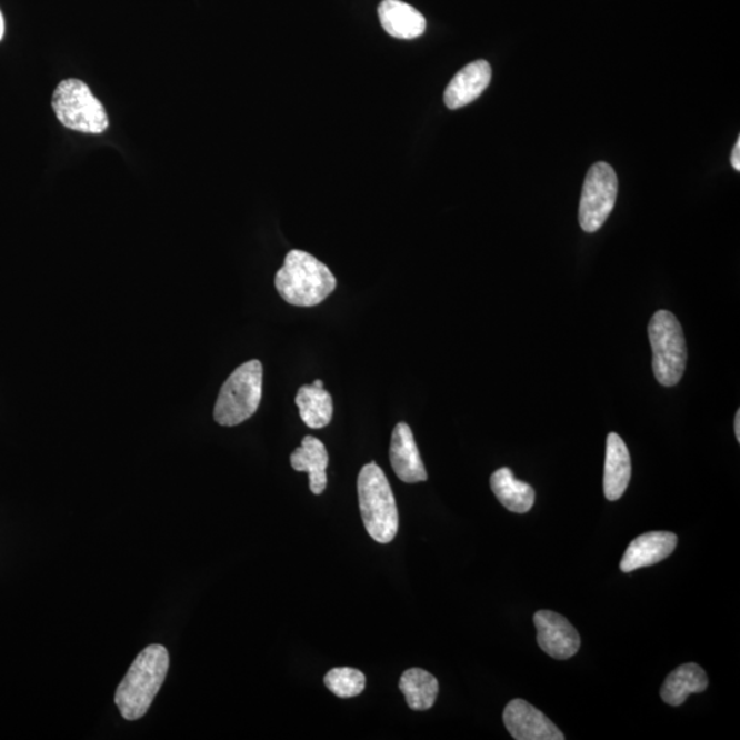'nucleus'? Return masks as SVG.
<instances>
[{
    "label": "nucleus",
    "instance_id": "10",
    "mask_svg": "<svg viewBox=\"0 0 740 740\" xmlns=\"http://www.w3.org/2000/svg\"><path fill=\"white\" fill-rule=\"evenodd\" d=\"M678 537L672 532L654 531L640 534L628 546L620 562L622 572H633L637 569L656 566L666 560L677 549Z\"/></svg>",
    "mask_w": 740,
    "mask_h": 740
},
{
    "label": "nucleus",
    "instance_id": "9",
    "mask_svg": "<svg viewBox=\"0 0 740 740\" xmlns=\"http://www.w3.org/2000/svg\"><path fill=\"white\" fill-rule=\"evenodd\" d=\"M503 722L516 740H563L553 721L524 699H513L503 710Z\"/></svg>",
    "mask_w": 740,
    "mask_h": 740
},
{
    "label": "nucleus",
    "instance_id": "16",
    "mask_svg": "<svg viewBox=\"0 0 740 740\" xmlns=\"http://www.w3.org/2000/svg\"><path fill=\"white\" fill-rule=\"evenodd\" d=\"M707 672L697 663H684L669 674L662 684V701L671 707H680L691 694H699L708 689Z\"/></svg>",
    "mask_w": 740,
    "mask_h": 740
},
{
    "label": "nucleus",
    "instance_id": "13",
    "mask_svg": "<svg viewBox=\"0 0 740 740\" xmlns=\"http://www.w3.org/2000/svg\"><path fill=\"white\" fill-rule=\"evenodd\" d=\"M632 474L631 456L619 434L609 433L604 461L603 492L609 501L624 496Z\"/></svg>",
    "mask_w": 740,
    "mask_h": 740
},
{
    "label": "nucleus",
    "instance_id": "2",
    "mask_svg": "<svg viewBox=\"0 0 740 740\" xmlns=\"http://www.w3.org/2000/svg\"><path fill=\"white\" fill-rule=\"evenodd\" d=\"M338 281L331 270L307 251L288 252L283 268L276 274L279 296L293 307L311 308L331 296Z\"/></svg>",
    "mask_w": 740,
    "mask_h": 740
},
{
    "label": "nucleus",
    "instance_id": "18",
    "mask_svg": "<svg viewBox=\"0 0 740 740\" xmlns=\"http://www.w3.org/2000/svg\"><path fill=\"white\" fill-rule=\"evenodd\" d=\"M491 490L498 501L513 513H527L534 503V490L524 481L517 480L509 468L498 469L490 480Z\"/></svg>",
    "mask_w": 740,
    "mask_h": 740
},
{
    "label": "nucleus",
    "instance_id": "3",
    "mask_svg": "<svg viewBox=\"0 0 740 740\" xmlns=\"http://www.w3.org/2000/svg\"><path fill=\"white\" fill-rule=\"evenodd\" d=\"M358 501L370 538L390 543L397 537L399 514L390 481L379 466L367 463L358 474Z\"/></svg>",
    "mask_w": 740,
    "mask_h": 740
},
{
    "label": "nucleus",
    "instance_id": "4",
    "mask_svg": "<svg viewBox=\"0 0 740 740\" xmlns=\"http://www.w3.org/2000/svg\"><path fill=\"white\" fill-rule=\"evenodd\" d=\"M262 363L258 360L234 369L217 398L214 420L222 427H234L254 416L262 399Z\"/></svg>",
    "mask_w": 740,
    "mask_h": 740
},
{
    "label": "nucleus",
    "instance_id": "12",
    "mask_svg": "<svg viewBox=\"0 0 740 740\" xmlns=\"http://www.w3.org/2000/svg\"><path fill=\"white\" fill-rule=\"evenodd\" d=\"M490 63L483 60L467 64L454 76L444 91V103L449 109H461L472 103L486 91L491 81Z\"/></svg>",
    "mask_w": 740,
    "mask_h": 740
},
{
    "label": "nucleus",
    "instance_id": "17",
    "mask_svg": "<svg viewBox=\"0 0 740 740\" xmlns=\"http://www.w3.org/2000/svg\"><path fill=\"white\" fill-rule=\"evenodd\" d=\"M296 403L302 421L313 430H321L332 420V397L324 390L321 380H316L311 386L301 387L298 390Z\"/></svg>",
    "mask_w": 740,
    "mask_h": 740
},
{
    "label": "nucleus",
    "instance_id": "14",
    "mask_svg": "<svg viewBox=\"0 0 740 740\" xmlns=\"http://www.w3.org/2000/svg\"><path fill=\"white\" fill-rule=\"evenodd\" d=\"M379 19L386 32L397 39L420 38L427 29L426 17L401 0H383L379 6Z\"/></svg>",
    "mask_w": 740,
    "mask_h": 740
},
{
    "label": "nucleus",
    "instance_id": "22",
    "mask_svg": "<svg viewBox=\"0 0 740 740\" xmlns=\"http://www.w3.org/2000/svg\"><path fill=\"white\" fill-rule=\"evenodd\" d=\"M736 434L738 442H740V410L737 411L736 416Z\"/></svg>",
    "mask_w": 740,
    "mask_h": 740
},
{
    "label": "nucleus",
    "instance_id": "1",
    "mask_svg": "<svg viewBox=\"0 0 740 740\" xmlns=\"http://www.w3.org/2000/svg\"><path fill=\"white\" fill-rule=\"evenodd\" d=\"M169 671V653L161 644H151L137 657L126 678L117 687L114 702L128 721L142 719L160 692Z\"/></svg>",
    "mask_w": 740,
    "mask_h": 740
},
{
    "label": "nucleus",
    "instance_id": "21",
    "mask_svg": "<svg viewBox=\"0 0 740 740\" xmlns=\"http://www.w3.org/2000/svg\"><path fill=\"white\" fill-rule=\"evenodd\" d=\"M731 164H732V168L738 170V172H739V170H740V139H738V142H737L736 147H733L732 156H731Z\"/></svg>",
    "mask_w": 740,
    "mask_h": 740
},
{
    "label": "nucleus",
    "instance_id": "19",
    "mask_svg": "<svg viewBox=\"0 0 740 740\" xmlns=\"http://www.w3.org/2000/svg\"><path fill=\"white\" fill-rule=\"evenodd\" d=\"M399 689L407 697L409 708L419 712L431 709L439 694L437 678L420 668L408 669L399 681Z\"/></svg>",
    "mask_w": 740,
    "mask_h": 740
},
{
    "label": "nucleus",
    "instance_id": "7",
    "mask_svg": "<svg viewBox=\"0 0 740 740\" xmlns=\"http://www.w3.org/2000/svg\"><path fill=\"white\" fill-rule=\"evenodd\" d=\"M619 181L607 162L591 167L581 192L579 222L583 231L594 233L602 228L614 209Z\"/></svg>",
    "mask_w": 740,
    "mask_h": 740
},
{
    "label": "nucleus",
    "instance_id": "11",
    "mask_svg": "<svg viewBox=\"0 0 740 740\" xmlns=\"http://www.w3.org/2000/svg\"><path fill=\"white\" fill-rule=\"evenodd\" d=\"M390 461L393 472L404 483L413 484L426 481L428 474L417 448L413 432L407 422H399L393 428L390 448Z\"/></svg>",
    "mask_w": 740,
    "mask_h": 740
},
{
    "label": "nucleus",
    "instance_id": "15",
    "mask_svg": "<svg viewBox=\"0 0 740 740\" xmlns=\"http://www.w3.org/2000/svg\"><path fill=\"white\" fill-rule=\"evenodd\" d=\"M328 451L324 443L314 437H304L301 448L291 454V467L297 472H308L310 490L320 496L327 489Z\"/></svg>",
    "mask_w": 740,
    "mask_h": 740
},
{
    "label": "nucleus",
    "instance_id": "20",
    "mask_svg": "<svg viewBox=\"0 0 740 740\" xmlns=\"http://www.w3.org/2000/svg\"><path fill=\"white\" fill-rule=\"evenodd\" d=\"M324 683L328 690L339 698L360 696L366 690V674L354 668H333L327 673Z\"/></svg>",
    "mask_w": 740,
    "mask_h": 740
},
{
    "label": "nucleus",
    "instance_id": "23",
    "mask_svg": "<svg viewBox=\"0 0 740 740\" xmlns=\"http://www.w3.org/2000/svg\"><path fill=\"white\" fill-rule=\"evenodd\" d=\"M4 37V20L2 16V11H0V40H2Z\"/></svg>",
    "mask_w": 740,
    "mask_h": 740
},
{
    "label": "nucleus",
    "instance_id": "6",
    "mask_svg": "<svg viewBox=\"0 0 740 740\" xmlns=\"http://www.w3.org/2000/svg\"><path fill=\"white\" fill-rule=\"evenodd\" d=\"M52 109L63 127L82 133H103L109 127L103 104L80 80H63L52 97Z\"/></svg>",
    "mask_w": 740,
    "mask_h": 740
},
{
    "label": "nucleus",
    "instance_id": "5",
    "mask_svg": "<svg viewBox=\"0 0 740 740\" xmlns=\"http://www.w3.org/2000/svg\"><path fill=\"white\" fill-rule=\"evenodd\" d=\"M653 349V370L658 383L673 387L683 378L687 366V344L679 320L671 311L660 310L649 324Z\"/></svg>",
    "mask_w": 740,
    "mask_h": 740
},
{
    "label": "nucleus",
    "instance_id": "8",
    "mask_svg": "<svg viewBox=\"0 0 740 740\" xmlns=\"http://www.w3.org/2000/svg\"><path fill=\"white\" fill-rule=\"evenodd\" d=\"M534 627L538 631V643L546 654L556 660H568L580 649V636L566 617L540 610L533 616Z\"/></svg>",
    "mask_w": 740,
    "mask_h": 740
}]
</instances>
